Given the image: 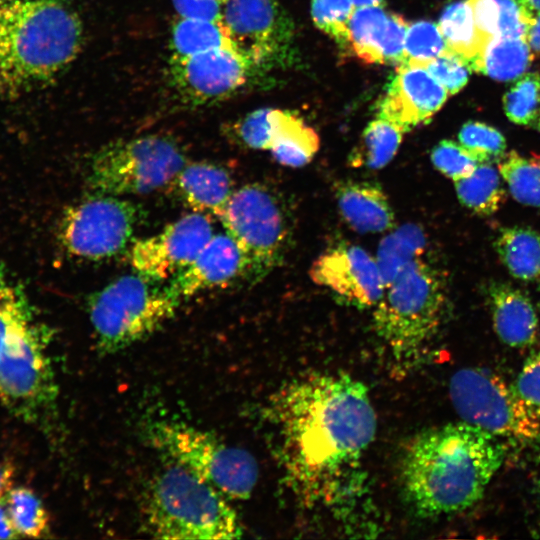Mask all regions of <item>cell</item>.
I'll list each match as a JSON object with an SVG mask.
<instances>
[{
    "label": "cell",
    "mask_w": 540,
    "mask_h": 540,
    "mask_svg": "<svg viewBox=\"0 0 540 540\" xmlns=\"http://www.w3.org/2000/svg\"><path fill=\"white\" fill-rule=\"evenodd\" d=\"M309 275L357 308L375 306L385 290L375 257L357 245L341 244L326 251L313 262Z\"/></svg>",
    "instance_id": "obj_16"
},
{
    "label": "cell",
    "mask_w": 540,
    "mask_h": 540,
    "mask_svg": "<svg viewBox=\"0 0 540 540\" xmlns=\"http://www.w3.org/2000/svg\"><path fill=\"white\" fill-rule=\"evenodd\" d=\"M507 118L517 125H533L540 112V74L524 73L503 96Z\"/></svg>",
    "instance_id": "obj_34"
},
{
    "label": "cell",
    "mask_w": 540,
    "mask_h": 540,
    "mask_svg": "<svg viewBox=\"0 0 540 540\" xmlns=\"http://www.w3.org/2000/svg\"><path fill=\"white\" fill-rule=\"evenodd\" d=\"M227 0H172L180 17L222 20Z\"/></svg>",
    "instance_id": "obj_42"
},
{
    "label": "cell",
    "mask_w": 540,
    "mask_h": 540,
    "mask_svg": "<svg viewBox=\"0 0 540 540\" xmlns=\"http://www.w3.org/2000/svg\"><path fill=\"white\" fill-rule=\"evenodd\" d=\"M180 303L166 286L138 273L119 277L88 299L97 347L114 353L143 340L171 319Z\"/></svg>",
    "instance_id": "obj_7"
},
{
    "label": "cell",
    "mask_w": 540,
    "mask_h": 540,
    "mask_svg": "<svg viewBox=\"0 0 540 540\" xmlns=\"http://www.w3.org/2000/svg\"><path fill=\"white\" fill-rule=\"evenodd\" d=\"M341 216L359 233H380L391 229L395 215L383 189L368 181H343L335 186Z\"/></svg>",
    "instance_id": "obj_21"
},
{
    "label": "cell",
    "mask_w": 540,
    "mask_h": 540,
    "mask_svg": "<svg viewBox=\"0 0 540 540\" xmlns=\"http://www.w3.org/2000/svg\"><path fill=\"white\" fill-rule=\"evenodd\" d=\"M533 126H534L537 130L540 131V112H539V114H538V116H537V118H536V120H535Z\"/></svg>",
    "instance_id": "obj_48"
},
{
    "label": "cell",
    "mask_w": 540,
    "mask_h": 540,
    "mask_svg": "<svg viewBox=\"0 0 540 540\" xmlns=\"http://www.w3.org/2000/svg\"><path fill=\"white\" fill-rule=\"evenodd\" d=\"M354 10L350 0H313L311 14L320 30L347 47L348 23Z\"/></svg>",
    "instance_id": "obj_37"
},
{
    "label": "cell",
    "mask_w": 540,
    "mask_h": 540,
    "mask_svg": "<svg viewBox=\"0 0 540 540\" xmlns=\"http://www.w3.org/2000/svg\"><path fill=\"white\" fill-rule=\"evenodd\" d=\"M213 235L208 215L187 214L157 234L134 242L131 264L145 278L168 281L196 257Z\"/></svg>",
    "instance_id": "obj_13"
},
{
    "label": "cell",
    "mask_w": 540,
    "mask_h": 540,
    "mask_svg": "<svg viewBox=\"0 0 540 540\" xmlns=\"http://www.w3.org/2000/svg\"><path fill=\"white\" fill-rule=\"evenodd\" d=\"M446 89L454 95L467 84L471 69L458 56L447 53L422 65Z\"/></svg>",
    "instance_id": "obj_40"
},
{
    "label": "cell",
    "mask_w": 540,
    "mask_h": 540,
    "mask_svg": "<svg viewBox=\"0 0 540 540\" xmlns=\"http://www.w3.org/2000/svg\"><path fill=\"white\" fill-rule=\"evenodd\" d=\"M316 131L289 111L274 109V132L270 151L274 159L289 167L308 164L319 149Z\"/></svg>",
    "instance_id": "obj_24"
},
{
    "label": "cell",
    "mask_w": 540,
    "mask_h": 540,
    "mask_svg": "<svg viewBox=\"0 0 540 540\" xmlns=\"http://www.w3.org/2000/svg\"><path fill=\"white\" fill-rule=\"evenodd\" d=\"M222 22L233 47L250 65L284 51L292 36L276 0H227Z\"/></svg>",
    "instance_id": "obj_14"
},
{
    "label": "cell",
    "mask_w": 540,
    "mask_h": 540,
    "mask_svg": "<svg viewBox=\"0 0 540 540\" xmlns=\"http://www.w3.org/2000/svg\"><path fill=\"white\" fill-rule=\"evenodd\" d=\"M458 142L488 162H497L506 151V140L502 133L478 121L466 122L461 127Z\"/></svg>",
    "instance_id": "obj_38"
},
{
    "label": "cell",
    "mask_w": 540,
    "mask_h": 540,
    "mask_svg": "<svg viewBox=\"0 0 540 540\" xmlns=\"http://www.w3.org/2000/svg\"><path fill=\"white\" fill-rule=\"evenodd\" d=\"M244 277V262L234 240L214 234L196 257L167 281V290L180 301L202 291L226 285Z\"/></svg>",
    "instance_id": "obj_19"
},
{
    "label": "cell",
    "mask_w": 540,
    "mask_h": 540,
    "mask_svg": "<svg viewBox=\"0 0 540 540\" xmlns=\"http://www.w3.org/2000/svg\"><path fill=\"white\" fill-rule=\"evenodd\" d=\"M427 235L420 225L406 223L384 237L375 256L384 287L387 288L412 262L423 257Z\"/></svg>",
    "instance_id": "obj_26"
},
{
    "label": "cell",
    "mask_w": 540,
    "mask_h": 540,
    "mask_svg": "<svg viewBox=\"0 0 540 540\" xmlns=\"http://www.w3.org/2000/svg\"><path fill=\"white\" fill-rule=\"evenodd\" d=\"M497 168L519 203L540 209V156L525 157L518 152L505 153Z\"/></svg>",
    "instance_id": "obj_32"
},
{
    "label": "cell",
    "mask_w": 540,
    "mask_h": 540,
    "mask_svg": "<svg viewBox=\"0 0 540 540\" xmlns=\"http://www.w3.org/2000/svg\"><path fill=\"white\" fill-rule=\"evenodd\" d=\"M493 328L506 345L523 348L532 345L538 335V318L529 297L505 283L491 282L486 287Z\"/></svg>",
    "instance_id": "obj_20"
},
{
    "label": "cell",
    "mask_w": 540,
    "mask_h": 540,
    "mask_svg": "<svg viewBox=\"0 0 540 540\" xmlns=\"http://www.w3.org/2000/svg\"><path fill=\"white\" fill-rule=\"evenodd\" d=\"M226 496L173 463L153 478L145 500L148 531L158 539H235L242 527Z\"/></svg>",
    "instance_id": "obj_5"
},
{
    "label": "cell",
    "mask_w": 540,
    "mask_h": 540,
    "mask_svg": "<svg viewBox=\"0 0 540 540\" xmlns=\"http://www.w3.org/2000/svg\"><path fill=\"white\" fill-rule=\"evenodd\" d=\"M250 66L234 48H220L172 56L170 72L175 88L186 100L204 104L222 99L241 87Z\"/></svg>",
    "instance_id": "obj_15"
},
{
    "label": "cell",
    "mask_w": 540,
    "mask_h": 540,
    "mask_svg": "<svg viewBox=\"0 0 540 540\" xmlns=\"http://www.w3.org/2000/svg\"><path fill=\"white\" fill-rule=\"evenodd\" d=\"M355 9L370 6H384V0H350Z\"/></svg>",
    "instance_id": "obj_47"
},
{
    "label": "cell",
    "mask_w": 540,
    "mask_h": 540,
    "mask_svg": "<svg viewBox=\"0 0 540 540\" xmlns=\"http://www.w3.org/2000/svg\"><path fill=\"white\" fill-rule=\"evenodd\" d=\"M50 340L21 285L0 267V402L30 424L44 422L56 405Z\"/></svg>",
    "instance_id": "obj_4"
},
{
    "label": "cell",
    "mask_w": 540,
    "mask_h": 540,
    "mask_svg": "<svg viewBox=\"0 0 540 540\" xmlns=\"http://www.w3.org/2000/svg\"><path fill=\"white\" fill-rule=\"evenodd\" d=\"M143 214L131 200L92 193L64 211L58 228L60 243L78 258H111L132 241Z\"/></svg>",
    "instance_id": "obj_12"
},
{
    "label": "cell",
    "mask_w": 540,
    "mask_h": 540,
    "mask_svg": "<svg viewBox=\"0 0 540 540\" xmlns=\"http://www.w3.org/2000/svg\"><path fill=\"white\" fill-rule=\"evenodd\" d=\"M452 53L438 27L431 21L409 24L403 63L423 65L437 57ZM401 63V64H403Z\"/></svg>",
    "instance_id": "obj_35"
},
{
    "label": "cell",
    "mask_w": 540,
    "mask_h": 540,
    "mask_svg": "<svg viewBox=\"0 0 540 540\" xmlns=\"http://www.w3.org/2000/svg\"><path fill=\"white\" fill-rule=\"evenodd\" d=\"M513 386L525 405L540 420V350L525 360Z\"/></svg>",
    "instance_id": "obj_41"
},
{
    "label": "cell",
    "mask_w": 540,
    "mask_h": 540,
    "mask_svg": "<svg viewBox=\"0 0 540 540\" xmlns=\"http://www.w3.org/2000/svg\"><path fill=\"white\" fill-rule=\"evenodd\" d=\"M83 28L66 0H0V96L50 82L77 57Z\"/></svg>",
    "instance_id": "obj_3"
},
{
    "label": "cell",
    "mask_w": 540,
    "mask_h": 540,
    "mask_svg": "<svg viewBox=\"0 0 540 540\" xmlns=\"http://www.w3.org/2000/svg\"><path fill=\"white\" fill-rule=\"evenodd\" d=\"M172 182L177 196L188 208L217 218L234 191L229 173L207 162L186 163Z\"/></svg>",
    "instance_id": "obj_22"
},
{
    "label": "cell",
    "mask_w": 540,
    "mask_h": 540,
    "mask_svg": "<svg viewBox=\"0 0 540 540\" xmlns=\"http://www.w3.org/2000/svg\"><path fill=\"white\" fill-rule=\"evenodd\" d=\"M4 498L10 521L19 537L41 538L49 533L48 512L33 490L24 486L12 487Z\"/></svg>",
    "instance_id": "obj_33"
},
{
    "label": "cell",
    "mask_w": 540,
    "mask_h": 540,
    "mask_svg": "<svg viewBox=\"0 0 540 540\" xmlns=\"http://www.w3.org/2000/svg\"><path fill=\"white\" fill-rule=\"evenodd\" d=\"M237 134L245 146L269 150L274 132V109H257L237 124Z\"/></svg>",
    "instance_id": "obj_39"
},
{
    "label": "cell",
    "mask_w": 540,
    "mask_h": 540,
    "mask_svg": "<svg viewBox=\"0 0 540 540\" xmlns=\"http://www.w3.org/2000/svg\"><path fill=\"white\" fill-rule=\"evenodd\" d=\"M4 497L0 498V539H15L19 536L10 521Z\"/></svg>",
    "instance_id": "obj_44"
},
{
    "label": "cell",
    "mask_w": 540,
    "mask_h": 540,
    "mask_svg": "<svg viewBox=\"0 0 540 540\" xmlns=\"http://www.w3.org/2000/svg\"><path fill=\"white\" fill-rule=\"evenodd\" d=\"M238 246L244 277L256 283L284 259L290 238L281 200L266 186L254 183L234 190L219 218Z\"/></svg>",
    "instance_id": "obj_10"
},
{
    "label": "cell",
    "mask_w": 540,
    "mask_h": 540,
    "mask_svg": "<svg viewBox=\"0 0 540 540\" xmlns=\"http://www.w3.org/2000/svg\"><path fill=\"white\" fill-rule=\"evenodd\" d=\"M448 96L446 89L425 67L399 64L378 106V117L405 133L428 122Z\"/></svg>",
    "instance_id": "obj_17"
},
{
    "label": "cell",
    "mask_w": 540,
    "mask_h": 540,
    "mask_svg": "<svg viewBox=\"0 0 540 540\" xmlns=\"http://www.w3.org/2000/svg\"><path fill=\"white\" fill-rule=\"evenodd\" d=\"M437 24L449 50L470 68L471 62L488 40L477 28L471 1L460 0L448 5Z\"/></svg>",
    "instance_id": "obj_27"
},
{
    "label": "cell",
    "mask_w": 540,
    "mask_h": 540,
    "mask_svg": "<svg viewBox=\"0 0 540 540\" xmlns=\"http://www.w3.org/2000/svg\"><path fill=\"white\" fill-rule=\"evenodd\" d=\"M533 58L526 37H493L483 44L470 69L498 81H511L526 72Z\"/></svg>",
    "instance_id": "obj_23"
},
{
    "label": "cell",
    "mask_w": 540,
    "mask_h": 540,
    "mask_svg": "<svg viewBox=\"0 0 540 540\" xmlns=\"http://www.w3.org/2000/svg\"><path fill=\"white\" fill-rule=\"evenodd\" d=\"M481 34L493 37H526L530 20L515 0H470Z\"/></svg>",
    "instance_id": "obj_31"
},
{
    "label": "cell",
    "mask_w": 540,
    "mask_h": 540,
    "mask_svg": "<svg viewBox=\"0 0 540 540\" xmlns=\"http://www.w3.org/2000/svg\"><path fill=\"white\" fill-rule=\"evenodd\" d=\"M494 248L512 276L540 280V233L523 226L505 227L499 230Z\"/></svg>",
    "instance_id": "obj_25"
},
{
    "label": "cell",
    "mask_w": 540,
    "mask_h": 540,
    "mask_svg": "<svg viewBox=\"0 0 540 540\" xmlns=\"http://www.w3.org/2000/svg\"><path fill=\"white\" fill-rule=\"evenodd\" d=\"M526 40L534 57L540 56V14L530 20Z\"/></svg>",
    "instance_id": "obj_43"
},
{
    "label": "cell",
    "mask_w": 540,
    "mask_h": 540,
    "mask_svg": "<svg viewBox=\"0 0 540 540\" xmlns=\"http://www.w3.org/2000/svg\"><path fill=\"white\" fill-rule=\"evenodd\" d=\"M185 164V155L171 139L142 136L96 151L86 180L94 194L141 195L171 183Z\"/></svg>",
    "instance_id": "obj_9"
},
{
    "label": "cell",
    "mask_w": 540,
    "mask_h": 540,
    "mask_svg": "<svg viewBox=\"0 0 540 540\" xmlns=\"http://www.w3.org/2000/svg\"><path fill=\"white\" fill-rule=\"evenodd\" d=\"M150 439L173 463L202 478L227 498H249L257 483L259 471L254 457L207 431L164 421L152 426Z\"/></svg>",
    "instance_id": "obj_8"
},
{
    "label": "cell",
    "mask_w": 540,
    "mask_h": 540,
    "mask_svg": "<svg viewBox=\"0 0 540 540\" xmlns=\"http://www.w3.org/2000/svg\"><path fill=\"white\" fill-rule=\"evenodd\" d=\"M220 48H234L222 20L180 17L173 26L172 56L183 57Z\"/></svg>",
    "instance_id": "obj_30"
},
{
    "label": "cell",
    "mask_w": 540,
    "mask_h": 540,
    "mask_svg": "<svg viewBox=\"0 0 540 540\" xmlns=\"http://www.w3.org/2000/svg\"><path fill=\"white\" fill-rule=\"evenodd\" d=\"M504 458L498 437L464 421L425 430L401 461L404 495L420 516L461 512L482 498Z\"/></svg>",
    "instance_id": "obj_2"
},
{
    "label": "cell",
    "mask_w": 540,
    "mask_h": 540,
    "mask_svg": "<svg viewBox=\"0 0 540 540\" xmlns=\"http://www.w3.org/2000/svg\"><path fill=\"white\" fill-rule=\"evenodd\" d=\"M403 131L393 123L377 117L364 129L359 144L348 156L350 166L377 170L395 156Z\"/></svg>",
    "instance_id": "obj_29"
},
{
    "label": "cell",
    "mask_w": 540,
    "mask_h": 540,
    "mask_svg": "<svg viewBox=\"0 0 540 540\" xmlns=\"http://www.w3.org/2000/svg\"><path fill=\"white\" fill-rule=\"evenodd\" d=\"M13 478V467L8 463L0 462V498L4 497L12 488Z\"/></svg>",
    "instance_id": "obj_45"
},
{
    "label": "cell",
    "mask_w": 540,
    "mask_h": 540,
    "mask_svg": "<svg viewBox=\"0 0 540 540\" xmlns=\"http://www.w3.org/2000/svg\"><path fill=\"white\" fill-rule=\"evenodd\" d=\"M430 158L434 167L453 181L470 175L478 164L488 162L459 142L449 139L436 144Z\"/></svg>",
    "instance_id": "obj_36"
},
{
    "label": "cell",
    "mask_w": 540,
    "mask_h": 540,
    "mask_svg": "<svg viewBox=\"0 0 540 540\" xmlns=\"http://www.w3.org/2000/svg\"><path fill=\"white\" fill-rule=\"evenodd\" d=\"M500 176L492 162L478 164L470 175L454 181L459 201L476 214L495 213L505 198Z\"/></svg>",
    "instance_id": "obj_28"
},
{
    "label": "cell",
    "mask_w": 540,
    "mask_h": 540,
    "mask_svg": "<svg viewBox=\"0 0 540 540\" xmlns=\"http://www.w3.org/2000/svg\"><path fill=\"white\" fill-rule=\"evenodd\" d=\"M449 395L462 421L498 438L540 442V420L500 375L485 368L460 369L450 379Z\"/></svg>",
    "instance_id": "obj_11"
},
{
    "label": "cell",
    "mask_w": 540,
    "mask_h": 540,
    "mask_svg": "<svg viewBox=\"0 0 540 540\" xmlns=\"http://www.w3.org/2000/svg\"><path fill=\"white\" fill-rule=\"evenodd\" d=\"M409 23L383 6L354 10L348 23V42L355 55L367 63L401 64Z\"/></svg>",
    "instance_id": "obj_18"
},
{
    "label": "cell",
    "mask_w": 540,
    "mask_h": 540,
    "mask_svg": "<svg viewBox=\"0 0 540 540\" xmlns=\"http://www.w3.org/2000/svg\"><path fill=\"white\" fill-rule=\"evenodd\" d=\"M539 290H540V280H539Z\"/></svg>",
    "instance_id": "obj_49"
},
{
    "label": "cell",
    "mask_w": 540,
    "mask_h": 540,
    "mask_svg": "<svg viewBox=\"0 0 540 540\" xmlns=\"http://www.w3.org/2000/svg\"><path fill=\"white\" fill-rule=\"evenodd\" d=\"M268 419L285 481L308 505L339 503L361 484V460L376 433L368 390L343 373L316 372L281 387Z\"/></svg>",
    "instance_id": "obj_1"
},
{
    "label": "cell",
    "mask_w": 540,
    "mask_h": 540,
    "mask_svg": "<svg viewBox=\"0 0 540 540\" xmlns=\"http://www.w3.org/2000/svg\"><path fill=\"white\" fill-rule=\"evenodd\" d=\"M529 20L540 14V0H515Z\"/></svg>",
    "instance_id": "obj_46"
},
{
    "label": "cell",
    "mask_w": 540,
    "mask_h": 540,
    "mask_svg": "<svg viewBox=\"0 0 540 540\" xmlns=\"http://www.w3.org/2000/svg\"><path fill=\"white\" fill-rule=\"evenodd\" d=\"M445 300L443 277L423 258L385 288L374 306L373 325L397 362L408 364L419 357L440 326Z\"/></svg>",
    "instance_id": "obj_6"
}]
</instances>
